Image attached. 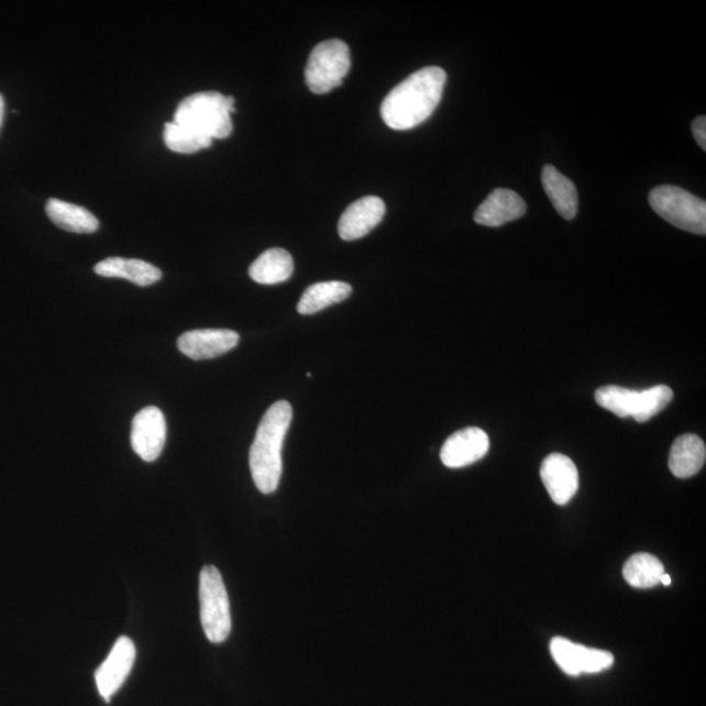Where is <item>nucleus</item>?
Masks as SVG:
<instances>
[{"instance_id":"1","label":"nucleus","mask_w":706,"mask_h":706,"mask_svg":"<svg viewBox=\"0 0 706 706\" xmlns=\"http://www.w3.org/2000/svg\"><path fill=\"white\" fill-rule=\"evenodd\" d=\"M448 75L441 67H424L394 87L380 106V117L393 130H411L431 117L442 99Z\"/></svg>"},{"instance_id":"2","label":"nucleus","mask_w":706,"mask_h":706,"mask_svg":"<svg viewBox=\"0 0 706 706\" xmlns=\"http://www.w3.org/2000/svg\"><path fill=\"white\" fill-rule=\"evenodd\" d=\"M286 400L276 401L261 420L257 434L249 454L255 486L269 495L279 487L283 474L282 450L294 417Z\"/></svg>"},{"instance_id":"3","label":"nucleus","mask_w":706,"mask_h":706,"mask_svg":"<svg viewBox=\"0 0 706 706\" xmlns=\"http://www.w3.org/2000/svg\"><path fill=\"white\" fill-rule=\"evenodd\" d=\"M234 112L233 97L214 91L199 92L179 103L173 122L210 136L212 141L225 140L232 134L231 114Z\"/></svg>"},{"instance_id":"4","label":"nucleus","mask_w":706,"mask_h":706,"mask_svg":"<svg viewBox=\"0 0 706 706\" xmlns=\"http://www.w3.org/2000/svg\"><path fill=\"white\" fill-rule=\"evenodd\" d=\"M674 398L673 390L666 385L650 387L646 390L626 389L608 385L595 391V401L605 410L626 419L633 418L646 423L664 410Z\"/></svg>"},{"instance_id":"5","label":"nucleus","mask_w":706,"mask_h":706,"mask_svg":"<svg viewBox=\"0 0 706 706\" xmlns=\"http://www.w3.org/2000/svg\"><path fill=\"white\" fill-rule=\"evenodd\" d=\"M200 621L207 639L224 642L231 635L232 618L223 577L217 566L207 565L199 576Z\"/></svg>"},{"instance_id":"6","label":"nucleus","mask_w":706,"mask_h":706,"mask_svg":"<svg viewBox=\"0 0 706 706\" xmlns=\"http://www.w3.org/2000/svg\"><path fill=\"white\" fill-rule=\"evenodd\" d=\"M649 203L660 217L680 230L705 235L706 203L677 186L663 185L650 192Z\"/></svg>"},{"instance_id":"7","label":"nucleus","mask_w":706,"mask_h":706,"mask_svg":"<svg viewBox=\"0 0 706 706\" xmlns=\"http://www.w3.org/2000/svg\"><path fill=\"white\" fill-rule=\"evenodd\" d=\"M351 68L350 47L342 40H328L310 53L306 81L310 91L327 95L341 86Z\"/></svg>"},{"instance_id":"8","label":"nucleus","mask_w":706,"mask_h":706,"mask_svg":"<svg viewBox=\"0 0 706 706\" xmlns=\"http://www.w3.org/2000/svg\"><path fill=\"white\" fill-rule=\"evenodd\" d=\"M550 650L558 666L571 676L600 673L610 669L615 661L614 655L605 650L578 646L563 637H555Z\"/></svg>"},{"instance_id":"9","label":"nucleus","mask_w":706,"mask_h":706,"mask_svg":"<svg viewBox=\"0 0 706 706\" xmlns=\"http://www.w3.org/2000/svg\"><path fill=\"white\" fill-rule=\"evenodd\" d=\"M136 649L133 640L126 636L120 637L114 643L112 652L106 662L97 669L95 677L100 695L109 703L110 698L120 690L131 669L134 666Z\"/></svg>"},{"instance_id":"10","label":"nucleus","mask_w":706,"mask_h":706,"mask_svg":"<svg viewBox=\"0 0 706 706\" xmlns=\"http://www.w3.org/2000/svg\"><path fill=\"white\" fill-rule=\"evenodd\" d=\"M165 439V418L157 407H145L135 415L131 428V446L143 461H156L163 452Z\"/></svg>"},{"instance_id":"11","label":"nucleus","mask_w":706,"mask_h":706,"mask_svg":"<svg viewBox=\"0 0 706 706\" xmlns=\"http://www.w3.org/2000/svg\"><path fill=\"white\" fill-rule=\"evenodd\" d=\"M488 450V434L481 428L470 427L450 435L440 456L446 467L462 468L483 460Z\"/></svg>"},{"instance_id":"12","label":"nucleus","mask_w":706,"mask_h":706,"mask_svg":"<svg viewBox=\"0 0 706 706\" xmlns=\"http://www.w3.org/2000/svg\"><path fill=\"white\" fill-rule=\"evenodd\" d=\"M240 342L233 330H191L178 338V350L192 360L214 358L230 352Z\"/></svg>"},{"instance_id":"13","label":"nucleus","mask_w":706,"mask_h":706,"mask_svg":"<svg viewBox=\"0 0 706 706\" xmlns=\"http://www.w3.org/2000/svg\"><path fill=\"white\" fill-rule=\"evenodd\" d=\"M386 206L383 199L369 196L349 206L339 220L338 232L344 241L365 238L383 221Z\"/></svg>"},{"instance_id":"14","label":"nucleus","mask_w":706,"mask_h":706,"mask_svg":"<svg viewBox=\"0 0 706 706\" xmlns=\"http://www.w3.org/2000/svg\"><path fill=\"white\" fill-rule=\"evenodd\" d=\"M541 477L552 501L565 505L578 490V470L570 456L551 454L542 463Z\"/></svg>"},{"instance_id":"15","label":"nucleus","mask_w":706,"mask_h":706,"mask_svg":"<svg viewBox=\"0 0 706 706\" xmlns=\"http://www.w3.org/2000/svg\"><path fill=\"white\" fill-rule=\"evenodd\" d=\"M526 213L525 200L514 190L496 189L477 207L475 223L497 228L510 223Z\"/></svg>"},{"instance_id":"16","label":"nucleus","mask_w":706,"mask_h":706,"mask_svg":"<svg viewBox=\"0 0 706 706\" xmlns=\"http://www.w3.org/2000/svg\"><path fill=\"white\" fill-rule=\"evenodd\" d=\"M704 441L696 434H683L670 450L669 468L680 479H688L701 473L705 465Z\"/></svg>"},{"instance_id":"17","label":"nucleus","mask_w":706,"mask_h":706,"mask_svg":"<svg viewBox=\"0 0 706 706\" xmlns=\"http://www.w3.org/2000/svg\"><path fill=\"white\" fill-rule=\"evenodd\" d=\"M95 273L103 278L124 279L140 287H147L162 279L163 273L156 266L141 260L112 257L97 263Z\"/></svg>"},{"instance_id":"18","label":"nucleus","mask_w":706,"mask_h":706,"mask_svg":"<svg viewBox=\"0 0 706 706\" xmlns=\"http://www.w3.org/2000/svg\"><path fill=\"white\" fill-rule=\"evenodd\" d=\"M543 189L552 206L565 220L576 218L578 211V194L570 178L560 173L555 166L545 165L542 172Z\"/></svg>"},{"instance_id":"19","label":"nucleus","mask_w":706,"mask_h":706,"mask_svg":"<svg viewBox=\"0 0 706 706\" xmlns=\"http://www.w3.org/2000/svg\"><path fill=\"white\" fill-rule=\"evenodd\" d=\"M48 219L55 225L67 232L89 234L100 228L99 220L85 207L64 202L59 199H48L46 203Z\"/></svg>"},{"instance_id":"20","label":"nucleus","mask_w":706,"mask_h":706,"mask_svg":"<svg viewBox=\"0 0 706 706\" xmlns=\"http://www.w3.org/2000/svg\"><path fill=\"white\" fill-rule=\"evenodd\" d=\"M294 258L287 251L280 247L268 249L253 262L249 268V275L254 282L274 286L287 282L294 274Z\"/></svg>"},{"instance_id":"21","label":"nucleus","mask_w":706,"mask_h":706,"mask_svg":"<svg viewBox=\"0 0 706 706\" xmlns=\"http://www.w3.org/2000/svg\"><path fill=\"white\" fill-rule=\"evenodd\" d=\"M352 287L344 282H323L313 284L301 296L297 311L302 316L316 315L334 304L349 299Z\"/></svg>"},{"instance_id":"22","label":"nucleus","mask_w":706,"mask_h":706,"mask_svg":"<svg viewBox=\"0 0 706 706\" xmlns=\"http://www.w3.org/2000/svg\"><path fill=\"white\" fill-rule=\"evenodd\" d=\"M663 573L666 572H664L660 559L646 552L635 553L622 567V576L628 585L636 588H650L659 585Z\"/></svg>"},{"instance_id":"23","label":"nucleus","mask_w":706,"mask_h":706,"mask_svg":"<svg viewBox=\"0 0 706 706\" xmlns=\"http://www.w3.org/2000/svg\"><path fill=\"white\" fill-rule=\"evenodd\" d=\"M164 141L166 147L176 154H196V152L211 147L210 136L198 133L196 130L181 126L176 122L165 124Z\"/></svg>"},{"instance_id":"24","label":"nucleus","mask_w":706,"mask_h":706,"mask_svg":"<svg viewBox=\"0 0 706 706\" xmlns=\"http://www.w3.org/2000/svg\"><path fill=\"white\" fill-rule=\"evenodd\" d=\"M692 131L698 145L706 151V117H697L692 123Z\"/></svg>"},{"instance_id":"25","label":"nucleus","mask_w":706,"mask_h":706,"mask_svg":"<svg viewBox=\"0 0 706 706\" xmlns=\"http://www.w3.org/2000/svg\"><path fill=\"white\" fill-rule=\"evenodd\" d=\"M3 118H4V99H3V96L0 95V128H2Z\"/></svg>"},{"instance_id":"26","label":"nucleus","mask_w":706,"mask_h":706,"mask_svg":"<svg viewBox=\"0 0 706 706\" xmlns=\"http://www.w3.org/2000/svg\"><path fill=\"white\" fill-rule=\"evenodd\" d=\"M661 584L663 586H670L671 585V577L670 574L663 573V576L661 577Z\"/></svg>"}]
</instances>
